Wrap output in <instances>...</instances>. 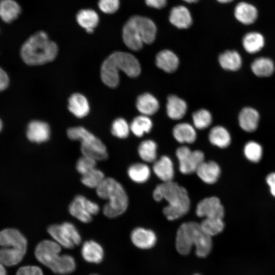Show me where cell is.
Returning <instances> with one entry per match:
<instances>
[{
  "instance_id": "1",
  "label": "cell",
  "mask_w": 275,
  "mask_h": 275,
  "mask_svg": "<svg viewBox=\"0 0 275 275\" xmlns=\"http://www.w3.org/2000/svg\"><path fill=\"white\" fill-rule=\"evenodd\" d=\"M131 77L138 76L141 71L140 64L132 54L123 51H115L109 55L102 63L100 76L107 86L114 88L119 83V71Z\"/></svg>"
},
{
  "instance_id": "2",
  "label": "cell",
  "mask_w": 275,
  "mask_h": 275,
  "mask_svg": "<svg viewBox=\"0 0 275 275\" xmlns=\"http://www.w3.org/2000/svg\"><path fill=\"white\" fill-rule=\"evenodd\" d=\"M58 53L57 44L42 31L31 36L22 45L20 51L23 61L31 66L51 62L56 58Z\"/></svg>"
},
{
  "instance_id": "3",
  "label": "cell",
  "mask_w": 275,
  "mask_h": 275,
  "mask_svg": "<svg viewBox=\"0 0 275 275\" xmlns=\"http://www.w3.org/2000/svg\"><path fill=\"white\" fill-rule=\"evenodd\" d=\"M193 245L196 247L197 256L206 257L212 249L211 236L203 231L200 224L196 222L183 223L177 232V251L181 255H187L190 253Z\"/></svg>"
},
{
  "instance_id": "4",
  "label": "cell",
  "mask_w": 275,
  "mask_h": 275,
  "mask_svg": "<svg viewBox=\"0 0 275 275\" xmlns=\"http://www.w3.org/2000/svg\"><path fill=\"white\" fill-rule=\"evenodd\" d=\"M153 197L156 201L165 199L168 202L163 212L169 220L183 216L189 209L190 200L187 190L172 181L158 185L153 191Z\"/></svg>"
},
{
  "instance_id": "5",
  "label": "cell",
  "mask_w": 275,
  "mask_h": 275,
  "mask_svg": "<svg viewBox=\"0 0 275 275\" xmlns=\"http://www.w3.org/2000/svg\"><path fill=\"white\" fill-rule=\"evenodd\" d=\"M156 27L149 18L141 16L131 17L122 29L124 43L130 49L140 50L144 43L151 44L155 40Z\"/></svg>"
},
{
  "instance_id": "6",
  "label": "cell",
  "mask_w": 275,
  "mask_h": 275,
  "mask_svg": "<svg viewBox=\"0 0 275 275\" xmlns=\"http://www.w3.org/2000/svg\"><path fill=\"white\" fill-rule=\"evenodd\" d=\"M61 246L54 240H44L36 246L35 255L37 260L54 273L66 274L75 269L74 259L69 255H60Z\"/></svg>"
},
{
  "instance_id": "7",
  "label": "cell",
  "mask_w": 275,
  "mask_h": 275,
  "mask_svg": "<svg viewBox=\"0 0 275 275\" xmlns=\"http://www.w3.org/2000/svg\"><path fill=\"white\" fill-rule=\"evenodd\" d=\"M97 196L107 200L103 207V213L109 218L121 215L126 210L128 200L122 185L115 179L105 178L96 188Z\"/></svg>"
},
{
  "instance_id": "8",
  "label": "cell",
  "mask_w": 275,
  "mask_h": 275,
  "mask_svg": "<svg viewBox=\"0 0 275 275\" xmlns=\"http://www.w3.org/2000/svg\"><path fill=\"white\" fill-rule=\"evenodd\" d=\"M67 134L71 140L81 142L80 150L82 155L96 160H103L108 157L107 149L103 142L85 128L81 126L70 127Z\"/></svg>"
},
{
  "instance_id": "9",
  "label": "cell",
  "mask_w": 275,
  "mask_h": 275,
  "mask_svg": "<svg viewBox=\"0 0 275 275\" xmlns=\"http://www.w3.org/2000/svg\"><path fill=\"white\" fill-rule=\"evenodd\" d=\"M176 156L179 162L180 171L184 174L196 172L204 159V153L201 151H191L186 146L179 148L176 151Z\"/></svg>"
},
{
  "instance_id": "10",
  "label": "cell",
  "mask_w": 275,
  "mask_h": 275,
  "mask_svg": "<svg viewBox=\"0 0 275 275\" xmlns=\"http://www.w3.org/2000/svg\"><path fill=\"white\" fill-rule=\"evenodd\" d=\"M196 214L200 217L223 219L224 209L218 198L211 197L205 198L198 204Z\"/></svg>"
},
{
  "instance_id": "11",
  "label": "cell",
  "mask_w": 275,
  "mask_h": 275,
  "mask_svg": "<svg viewBox=\"0 0 275 275\" xmlns=\"http://www.w3.org/2000/svg\"><path fill=\"white\" fill-rule=\"evenodd\" d=\"M0 246L15 248L26 252L27 240L17 230L6 229L0 232Z\"/></svg>"
},
{
  "instance_id": "12",
  "label": "cell",
  "mask_w": 275,
  "mask_h": 275,
  "mask_svg": "<svg viewBox=\"0 0 275 275\" xmlns=\"http://www.w3.org/2000/svg\"><path fill=\"white\" fill-rule=\"evenodd\" d=\"M26 134L30 141L42 143L49 140L50 135V128L49 125L45 122L33 120L28 125Z\"/></svg>"
},
{
  "instance_id": "13",
  "label": "cell",
  "mask_w": 275,
  "mask_h": 275,
  "mask_svg": "<svg viewBox=\"0 0 275 275\" xmlns=\"http://www.w3.org/2000/svg\"><path fill=\"white\" fill-rule=\"evenodd\" d=\"M259 120L258 112L249 106L243 107L238 116V123L240 128L248 132H254L257 129Z\"/></svg>"
},
{
  "instance_id": "14",
  "label": "cell",
  "mask_w": 275,
  "mask_h": 275,
  "mask_svg": "<svg viewBox=\"0 0 275 275\" xmlns=\"http://www.w3.org/2000/svg\"><path fill=\"white\" fill-rule=\"evenodd\" d=\"M130 237L133 244L142 249L151 248L156 241L154 232L143 228L134 229L131 232Z\"/></svg>"
},
{
  "instance_id": "15",
  "label": "cell",
  "mask_w": 275,
  "mask_h": 275,
  "mask_svg": "<svg viewBox=\"0 0 275 275\" xmlns=\"http://www.w3.org/2000/svg\"><path fill=\"white\" fill-rule=\"evenodd\" d=\"M69 111L75 117L82 118L88 115L90 105L86 97L81 93L72 94L68 99Z\"/></svg>"
},
{
  "instance_id": "16",
  "label": "cell",
  "mask_w": 275,
  "mask_h": 275,
  "mask_svg": "<svg viewBox=\"0 0 275 275\" xmlns=\"http://www.w3.org/2000/svg\"><path fill=\"white\" fill-rule=\"evenodd\" d=\"M200 178L205 183L213 184L217 180L221 173L219 166L214 161L202 162L196 170Z\"/></svg>"
},
{
  "instance_id": "17",
  "label": "cell",
  "mask_w": 275,
  "mask_h": 275,
  "mask_svg": "<svg viewBox=\"0 0 275 275\" xmlns=\"http://www.w3.org/2000/svg\"><path fill=\"white\" fill-rule=\"evenodd\" d=\"M234 15L239 22L245 25L253 23L258 17L256 8L246 2H240L234 9Z\"/></svg>"
},
{
  "instance_id": "18",
  "label": "cell",
  "mask_w": 275,
  "mask_h": 275,
  "mask_svg": "<svg viewBox=\"0 0 275 275\" xmlns=\"http://www.w3.org/2000/svg\"><path fill=\"white\" fill-rule=\"evenodd\" d=\"M169 20L173 25L179 29L188 28L193 21L189 11L183 6L173 8L170 11Z\"/></svg>"
},
{
  "instance_id": "19",
  "label": "cell",
  "mask_w": 275,
  "mask_h": 275,
  "mask_svg": "<svg viewBox=\"0 0 275 275\" xmlns=\"http://www.w3.org/2000/svg\"><path fill=\"white\" fill-rule=\"evenodd\" d=\"M81 252L84 260L90 263H99L102 261L104 256L103 248L94 240L85 242Z\"/></svg>"
},
{
  "instance_id": "20",
  "label": "cell",
  "mask_w": 275,
  "mask_h": 275,
  "mask_svg": "<svg viewBox=\"0 0 275 275\" xmlns=\"http://www.w3.org/2000/svg\"><path fill=\"white\" fill-rule=\"evenodd\" d=\"M21 12V7L15 0H0V18L5 23L16 20Z\"/></svg>"
},
{
  "instance_id": "21",
  "label": "cell",
  "mask_w": 275,
  "mask_h": 275,
  "mask_svg": "<svg viewBox=\"0 0 275 275\" xmlns=\"http://www.w3.org/2000/svg\"><path fill=\"white\" fill-rule=\"evenodd\" d=\"M156 66L164 71L173 72L178 68L179 59L172 51L168 49L159 52L156 57Z\"/></svg>"
},
{
  "instance_id": "22",
  "label": "cell",
  "mask_w": 275,
  "mask_h": 275,
  "mask_svg": "<svg viewBox=\"0 0 275 275\" xmlns=\"http://www.w3.org/2000/svg\"><path fill=\"white\" fill-rule=\"evenodd\" d=\"M153 171L155 175L163 182L172 181L174 177L173 164L171 159L167 156H162L153 165Z\"/></svg>"
},
{
  "instance_id": "23",
  "label": "cell",
  "mask_w": 275,
  "mask_h": 275,
  "mask_svg": "<svg viewBox=\"0 0 275 275\" xmlns=\"http://www.w3.org/2000/svg\"><path fill=\"white\" fill-rule=\"evenodd\" d=\"M76 18L78 24L85 29L88 33L93 32L99 21L97 12L91 9L80 10L76 14Z\"/></svg>"
},
{
  "instance_id": "24",
  "label": "cell",
  "mask_w": 275,
  "mask_h": 275,
  "mask_svg": "<svg viewBox=\"0 0 275 275\" xmlns=\"http://www.w3.org/2000/svg\"><path fill=\"white\" fill-rule=\"evenodd\" d=\"M251 68L253 73L260 77H269L273 73L275 70L273 61L264 57L255 59L251 64Z\"/></svg>"
},
{
  "instance_id": "25",
  "label": "cell",
  "mask_w": 275,
  "mask_h": 275,
  "mask_svg": "<svg viewBox=\"0 0 275 275\" xmlns=\"http://www.w3.org/2000/svg\"><path fill=\"white\" fill-rule=\"evenodd\" d=\"M187 110L186 102L176 95H170L168 98L167 113L168 116L173 120L181 119Z\"/></svg>"
},
{
  "instance_id": "26",
  "label": "cell",
  "mask_w": 275,
  "mask_h": 275,
  "mask_svg": "<svg viewBox=\"0 0 275 275\" xmlns=\"http://www.w3.org/2000/svg\"><path fill=\"white\" fill-rule=\"evenodd\" d=\"M136 106L141 113L149 116L157 112L159 105L157 99L152 94L144 93L138 97Z\"/></svg>"
},
{
  "instance_id": "27",
  "label": "cell",
  "mask_w": 275,
  "mask_h": 275,
  "mask_svg": "<svg viewBox=\"0 0 275 275\" xmlns=\"http://www.w3.org/2000/svg\"><path fill=\"white\" fill-rule=\"evenodd\" d=\"M219 63L225 70L236 71L242 66V60L240 54L235 50H226L218 57Z\"/></svg>"
},
{
  "instance_id": "28",
  "label": "cell",
  "mask_w": 275,
  "mask_h": 275,
  "mask_svg": "<svg viewBox=\"0 0 275 275\" xmlns=\"http://www.w3.org/2000/svg\"><path fill=\"white\" fill-rule=\"evenodd\" d=\"M264 44L263 36L258 32H249L242 38L243 47L249 53L253 54L259 52L263 48Z\"/></svg>"
},
{
  "instance_id": "29",
  "label": "cell",
  "mask_w": 275,
  "mask_h": 275,
  "mask_svg": "<svg viewBox=\"0 0 275 275\" xmlns=\"http://www.w3.org/2000/svg\"><path fill=\"white\" fill-rule=\"evenodd\" d=\"M47 231L53 240L61 246L69 249L75 246V245L61 224L50 225L47 228Z\"/></svg>"
},
{
  "instance_id": "30",
  "label": "cell",
  "mask_w": 275,
  "mask_h": 275,
  "mask_svg": "<svg viewBox=\"0 0 275 275\" xmlns=\"http://www.w3.org/2000/svg\"><path fill=\"white\" fill-rule=\"evenodd\" d=\"M26 252L9 247H2L0 249V263L4 266H12L19 263Z\"/></svg>"
},
{
  "instance_id": "31",
  "label": "cell",
  "mask_w": 275,
  "mask_h": 275,
  "mask_svg": "<svg viewBox=\"0 0 275 275\" xmlns=\"http://www.w3.org/2000/svg\"><path fill=\"white\" fill-rule=\"evenodd\" d=\"M173 135L180 143H193L196 139V132L190 124L182 123L176 125L173 128Z\"/></svg>"
},
{
  "instance_id": "32",
  "label": "cell",
  "mask_w": 275,
  "mask_h": 275,
  "mask_svg": "<svg viewBox=\"0 0 275 275\" xmlns=\"http://www.w3.org/2000/svg\"><path fill=\"white\" fill-rule=\"evenodd\" d=\"M209 139L212 144L221 148L229 146L231 140L229 131L222 126H216L211 129Z\"/></svg>"
},
{
  "instance_id": "33",
  "label": "cell",
  "mask_w": 275,
  "mask_h": 275,
  "mask_svg": "<svg viewBox=\"0 0 275 275\" xmlns=\"http://www.w3.org/2000/svg\"><path fill=\"white\" fill-rule=\"evenodd\" d=\"M152 127V122L147 116L142 115L135 117L130 125V130L138 137L142 136L145 133H148Z\"/></svg>"
},
{
  "instance_id": "34",
  "label": "cell",
  "mask_w": 275,
  "mask_h": 275,
  "mask_svg": "<svg viewBox=\"0 0 275 275\" xmlns=\"http://www.w3.org/2000/svg\"><path fill=\"white\" fill-rule=\"evenodd\" d=\"M129 178L136 183H144L149 178L150 170L145 164L138 163L129 167L128 170Z\"/></svg>"
},
{
  "instance_id": "35",
  "label": "cell",
  "mask_w": 275,
  "mask_h": 275,
  "mask_svg": "<svg viewBox=\"0 0 275 275\" xmlns=\"http://www.w3.org/2000/svg\"><path fill=\"white\" fill-rule=\"evenodd\" d=\"M68 209L71 215L82 223H88L92 220V215L85 206L75 198L70 204Z\"/></svg>"
},
{
  "instance_id": "36",
  "label": "cell",
  "mask_w": 275,
  "mask_h": 275,
  "mask_svg": "<svg viewBox=\"0 0 275 275\" xmlns=\"http://www.w3.org/2000/svg\"><path fill=\"white\" fill-rule=\"evenodd\" d=\"M157 145L152 140L142 142L139 146L138 152L141 158L147 162H153L156 157Z\"/></svg>"
},
{
  "instance_id": "37",
  "label": "cell",
  "mask_w": 275,
  "mask_h": 275,
  "mask_svg": "<svg viewBox=\"0 0 275 275\" xmlns=\"http://www.w3.org/2000/svg\"><path fill=\"white\" fill-rule=\"evenodd\" d=\"M104 178V173L101 170L95 168L86 174L82 175L81 181L87 187L96 188Z\"/></svg>"
},
{
  "instance_id": "38",
  "label": "cell",
  "mask_w": 275,
  "mask_h": 275,
  "mask_svg": "<svg viewBox=\"0 0 275 275\" xmlns=\"http://www.w3.org/2000/svg\"><path fill=\"white\" fill-rule=\"evenodd\" d=\"M243 152L248 160L253 162H257L262 157L263 149L258 143L251 141L245 144Z\"/></svg>"
},
{
  "instance_id": "39",
  "label": "cell",
  "mask_w": 275,
  "mask_h": 275,
  "mask_svg": "<svg viewBox=\"0 0 275 275\" xmlns=\"http://www.w3.org/2000/svg\"><path fill=\"white\" fill-rule=\"evenodd\" d=\"M200 225L203 231L210 236L218 234L224 228V223L222 219L205 218Z\"/></svg>"
},
{
  "instance_id": "40",
  "label": "cell",
  "mask_w": 275,
  "mask_h": 275,
  "mask_svg": "<svg viewBox=\"0 0 275 275\" xmlns=\"http://www.w3.org/2000/svg\"><path fill=\"white\" fill-rule=\"evenodd\" d=\"M193 120L195 126L199 129L207 128L212 122L210 113L205 109H200L193 114Z\"/></svg>"
},
{
  "instance_id": "41",
  "label": "cell",
  "mask_w": 275,
  "mask_h": 275,
  "mask_svg": "<svg viewBox=\"0 0 275 275\" xmlns=\"http://www.w3.org/2000/svg\"><path fill=\"white\" fill-rule=\"evenodd\" d=\"M130 130V126L127 121L122 118H118L112 123V134L118 138H126L129 135Z\"/></svg>"
},
{
  "instance_id": "42",
  "label": "cell",
  "mask_w": 275,
  "mask_h": 275,
  "mask_svg": "<svg viewBox=\"0 0 275 275\" xmlns=\"http://www.w3.org/2000/svg\"><path fill=\"white\" fill-rule=\"evenodd\" d=\"M96 161L92 158L82 155L76 162V170L81 176L84 175L96 168Z\"/></svg>"
},
{
  "instance_id": "43",
  "label": "cell",
  "mask_w": 275,
  "mask_h": 275,
  "mask_svg": "<svg viewBox=\"0 0 275 275\" xmlns=\"http://www.w3.org/2000/svg\"><path fill=\"white\" fill-rule=\"evenodd\" d=\"M99 9L106 14H113L117 12L120 6L119 0H99Z\"/></svg>"
},
{
  "instance_id": "44",
  "label": "cell",
  "mask_w": 275,
  "mask_h": 275,
  "mask_svg": "<svg viewBox=\"0 0 275 275\" xmlns=\"http://www.w3.org/2000/svg\"><path fill=\"white\" fill-rule=\"evenodd\" d=\"M62 225L74 244L79 245L81 243V238L76 227L72 223L67 222L63 223Z\"/></svg>"
},
{
  "instance_id": "45",
  "label": "cell",
  "mask_w": 275,
  "mask_h": 275,
  "mask_svg": "<svg viewBox=\"0 0 275 275\" xmlns=\"http://www.w3.org/2000/svg\"><path fill=\"white\" fill-rule=\"evenodd\" d=\"M74 198L80 202L92 215H95L99 212V207L96 203L89 200L82 195L76 196Z\"/></svg>"
},
{
  "instance_id": "46",
  "label": "cell",
  "mask_w": 275,
  "mask_h": 275,
  "mask_svg": "<svg viewBox=\"0 0 275 275\" xmlns=\"http://www.w3.org/2000/svg\"><path fill=\"white\" fill-rule=\"evenodd\" d=\"M15 275H44L42 269L37 266L27 265L20 267Z\"/></svg>"
},
{
  "instance_id": "47",
  "label": "cell",
  "mask_w": 275,
  "mask_h": 275,
  "mask_svg": "<svg viewBox=\"0 0 275 275\" xmlns=\"http://www.w3.org/2000/svg\"><path fill=\"white\" fill-rule=\"evenodd\" d=\"M9 84V78L7 73L0 67V92L5 90Z\"/></svg>"
},
{
  "instance_id": "48",
  "label": "cell",
  "mask_w": 275,
  "mask_h": 275,
  "mask_svg": "<svg viewBox=\"0 0 275 275\" xmlns=\"http://www.w3.org/2000/svg\"><path fill=\"white\" fill-rule=\"evenodd\" d=\"M147 6L156 9H161L164 7L167 0H145Z\"/></svg>"
},
{
  "instance_id": "49",
  "label": "cell",
  "mask_w": 275,
  "mask_h": 275,
  "mask_svg": "<svg viewBox=\"0 0 275 275\" xmlns=\"http://www.w3.org/2000/svg\"><path fill=\"white\" fill-rule=\"evenodd\" d=\"M266 182L269 186L270 193L275 197V173H271L266 177Z\"/></svg>"
},
{
  "instance_id": "50",
  "label": "cell",
  "mask_w": 275,
  "mask_h": 275,
  "mask_svg": "<svg viewBox=\"0 0 275 275\" xmlns=\"http://www.w3.org/2000/svg\"><path fill=\"white\" fill-rule=\"evenodd\" d=\"M0 275H7L5 266L0 263Z\"/></svg>"
},
{
  "instance_id": "51",
  "label": "cell",
  "mask_w": 275,
  "mask_h": 275,
  "mask_svg": "<svg viewBox=\"0 0 275 275\" xmlns=\"http://www.w3.org/2000/svg\"><path fill=\"white\" fill-rule=\"evenodd\" d=\"M217 1L221 3H230L233 1V0H217Z\"/></svg>"
},
{
  "instance_id": "52",
  "label": "cell",
  "mask_w": 275,
  "mask_h": 275,
  "mask_svg": "<svg viewBox=\"0 0 275 275\" xmlns=\"http://www.w3.org/2000/svg\"><path fill=\"white\" fill-rule=\"evenodd\" d=\"M184 2H186L188 3H193L198 2L199 0H183Z\"/></svg>"
},
{
  "instance_id": "53",
  "label": "cell",
  "mask_w": 275,
  "mask_h": 275,
  "mask_svg": "<svg viewBox=\"0 0 275 275\" xmlns=\"http://www.w3.org/2000/svg\"><path fill=\"white\" fill-rule=\"evenodd\" d=\"M2 127H3V123H2V120L0 119V132L2 130Z\"/></svg>"
},
{
  "instance_id": "54",
  "label": "cell",
  "mask_w": 275,
  "mask_h": 275,
  "mask_svg": "<svg viewBox=\"0 0 275 275\" xmlns=\"http://www.w3.org/2000/svg\"><path fill=\"white\" fill-rule=\"evenodd\" d=\"M194 275H200V274H195Z\"/></svg>"
},
{
  "instance_id": "55",
  "label": "cell",
  "mask_w": 275,
  "mask_h": 275,
  "mask_svg": "<svg viewBox=\"0 0 275 275\" xmlns=\"http://www.w3.org/2000/svg\"><path fill=\"white\" fill-rule=\"evenodd\" d=\"M92 275H97V274H92Z\"/></svg>"
}]
</instances>
